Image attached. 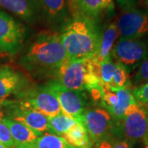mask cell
Instances as JSON below:
<instances>
[{
    "mask_svg": "<svg viewBox=\"0 0 148 148\" xmlns=\"http://www.w3.org/2000/svg\"><path fill=\"white\" fill-rule=\"evenodd\" d=\"M69 59L93 58L99 48L101 34L95 21L82 16H73L60 33Z\"/></svg>",
    "mask_w": 148,
    "mask_h": 148,
    "instance_id": "1",
    "label": "cell"
},
{
    "mask_svg": "<svg viewBox=\"0 0 148 148\" xmlns=\"http://www.w3.org/2000/svg\"><path fill=\"white\" fill-rule=\"evenodd\" d=\"M68 58L58 32H44L37 37L21 63L32 70H55Z\"/></svg>",
    "mask_w": 148,
    "mask_h": 148,
    "instance_id": "2",
    "label": "cell"
},
{
    "mask_svg": "<svg viewBox=\"0 0 148 148\" xmlns=\"http://www.w3.org/2000/svg\"><path fill=\"white\" fill-rule=\"evenodd\" d=\"M56 73L58 74V83L69 90L82 91L101 86L100 79L94 73L92 58H67Z\"/></svg>",
    "mask_w": 148,
    "mask_h": 148,
    "instance_id": "3",
    "label": "cell"
},
{
    "mask_svg": "<svg viewBox=\"0 0 148 148\" xmlns=\"http://www.w3.org/2000/svg\"><path fill=\"white\" fill-rule=\"evenodd\" d=\"M116 133L127 143H135L148 139V110L138 102L132 104L121 121L117 123Z\"/></svg>",
    "mask_w": 148,
    "mask_h": 148,
    "instance_id": "4",
    "label": "cell"
},
{
    "mask_svg": "<svg viewBox=\"0 0 148 148\" xmlns=\"http://www.w3.org/2000/svg\"><path fill=\"white\" fill-rule=\"evenodd\" d=\"M19 103L22 106L37 111L48 118L57 116L62 113L57 98L46 86L20 92Z\"/></svg>",
    "mask_w": 148,
    "mask_h": 148,
    "instance_id": "5",
    "label": "cell"
},
{
    "mask_svg": "<svg viewBox=\"0 0 148 148\" xmlns=\"http://www.w3.org/2000/svg\"><path fill=\"white\" fill-rule=\"evenodd\" d=\"M45 86L57 98L62 113L80 123L84 112L86 110L84 93L82 91L67 89L58 82H49Z\"/></svg>",
    "mask_w": 148,
    "mask_h": 148,
    "instance_id": "6",
    "label": "cell"
},
{
    "mask_svg": "<svg viewBox=\"0 0 148 148\" xmlns=\"http://www.w3.org/2000/svg\"><path fill=\"white\" fill-rule=\"evenodd\" d=\"M148 47L138 39H119L111 51V56L126 69H133L147 59Z\"/></svg>",
    "mask_w": 148,
    "mask_h": 148,
    "instance_id": "7",
    "label": "cell"
},
{
    "mask_svg": "<svg viewBox=\"0 0 148 148\" xmlns=\"http://www.w3.org/2000/svg\"><path fill=\"white\" fill-rule=\"evenodd\" d=\"M26 27L3 11L0 10V51L13 54L26 37Z\"/></svg>",
    "mask_w": 148,
    "mask_h": 148,
    "instance_id": "8",
    "label": "cell"
},
{
    "mask_svg": "<svg viewBox=\"0 0 148 148\" xmlns=\"http://www.w3.org/2000/svg\"><path fill=\"white\" fill-rule=\"evenodd\" d=\"M80 123L86 127L92 144L108 140L114 126L109 112L101 108L85 111Z\"/></svg>",
    "mask_w": 148,
    "mask_h": 148,
    "instance_id": "9",
    "label": "cell"
},
{
    "mask_svg": "<svg viewBox=\"0 0 148 148\" xmlns=\"http://www.w3.org/2000/svg\"><path fill=\"white\" fill-rule=\"evenodd\" d=\"M119 39H139L148 34V14L138 9L123 12L116 22Z\"/></svg>",
    "mask_w": 148,
    "mask_h": 148,
    "instance_id": "10",
    "label": "cell"
},
{
    "mask_svg": "<svg viewBox=\"0 0 148 148\" xmlns=\"http://www.w3.org/2000/svg\"><path fill=\"white\" fill-rule=\"evenodd\" d=\"M100 80L102 90L112 91L129 87L130 84L127 69L119 63H114L110 58L101 64Z\"/></svg>",
    "mask_w": 148,
    "mask_h": 148,
    "instance_id": "11",
    "label": "cell"
},
{
    "mask_svg": "<svg viewBox=\"0 0 148 148\" xmlns=\"http://www.w3.org/2000/svg\"><path fill=\"white\" fill-rule=\"evenodd\" d=\"M6 105L10 107L11 117H8L14 121L21 123L36 132L44 134L49 132V118L32 109L26 108L20 104Z\"/></svg>",
    "mask_w": 148,
    "mask_h": 148,
    "instance_id": "12",
    "label": "cell"
},
{
    "mask_svg": "<svg viewBox=\"0 0 148 148\" xmlns=\"http://www.w3.org/2000/svg\"><path fill=\"white\" fill-rule=\"evenodd\" d=\"M73 16H82L96 20L114 9L113 0H68Z\"/></svg>",
    "mask_w": 148,
    "mask_h": 148,
    "instance_id": "13",
    "label": "cell"
},
{
    "mask_svg": "<svg viewBox=\"0 0 148 148\" xmlns=\"http://www.w3.org/2000/svg\"><path fill=\"white\" fill-rule=\"evenodd\" d=\"M24 86V79L15 71L8 69H0V101H5L10 95L20 93Z\"/></svg>",
    "mask_w": 148,
    "mask_h": 148,
    "instance_id": "14",
    "label": "cell"
},
{
    "mask_svg": "<svg viewBox=\"0 0 148 148\" xmlns=\"http://www.w3.org/2000/svg\"><path fill=\"white\" fill-rule=\"evenodd\" d=\"M0 120L8 127L11 135L14 140L15 147L31 144L34 143L39 137L43 135L8 117H3Z\"/></svg>",
    "mask_w": 148,
    "mask_h": 148,
    "instance_id": "15",
    "label": "cell"
},
{
    "mask_svg": "<svg viewBox=\"0 0 148 148\" xmlns=\"http://www.w3.org/2000/svg\"><path fill=\"white\" fill-rule=\"evenodd\" d=\"M37 3V0H0V7L28 21L36 16Z\"/></svg>",
    "mask_w": 148,
    "mask_h": 148,
    "instance_id": "16",
    "label": "cell"
},
{
    "mask_svg": "<svg viewBox=\"0 0 148 148\" xmlns=\"http://www.w3.org/2000/svg\"><path fill=\"white\" fill-rule=\"evenodd\" d=\"M117 37H118V31H117L116 23L111 22L105 28V30L101 34L98 51L93 57L97 63L101 64L106 59L110 58L111 51L114 46Z\"/></svg>",
    "mask_w": 148,
    "mask_h": 148,
    "instance_id": "17",
    "label": "cell"
},
{
    "mask_svg": "<svg viewBox=\"0 0 148 148\" xmlns=\"http://www.w3.org/2000/svg\"><path fill=\"white\" fill-rule=\"evenodd\" d=\"M37 2L49 21L58 23L68 17L69 11L68 0H37Z\"/></svg>",
    "mask_w": 148,
    "mask_h": 148,
    "instance_id": "18",
    "label": "cell"
},
{
    "mask_svg": "<svg viewBox=\"0 0 148 148\" xmlns=\"http://www.w3.org/2000/svg\"><path fill=\"white\" fill-rule=\"evenodd\" d=\"M115 92L118 97L116 105L112 107L108 112L110 114L111 118L114 119L117 123H119L123 119L130 106L136 103L137 101L129 87L121 88L116 90Z\"/></svg>",
    "mask_w": 148,
    "mask_h": 148,
    "instance_id": "19",
    "label": "cell"
},
{
    "mask_svg": "<svg viewBox=\"0 0 148 148\" xmlns=\"http://www.w3.org/2000/svg\"><path fill=\"white\" fill-rule=\"evenodd\" d=\"M65 142L74 148H91L92 143L86 127L80 123L69 128L62 135Z\"/></svg>",
    "mask_w": 148,
    "mask_h": 148,
    "instance_id": "20",
    "label": "cell"
},
{
    "mask_svg": "<svg viewBox=\"0 0 148 148\" xmlns=\"http://www.w3.org/2000/svg\"><path fill=\"white\" fill-rule=\"evenodd\" d=\"M15 148H74L65 142L64 138L53 133H44L34 143Z\"/></svg>",
    "mask_w": 148,
    "mask_h": 148,
    "instance_id": "21",
    "label": "cell"
},
{
    "mask_svg": "<svg viewBox=\"0 0 148 148\" xmlns=\"http://www.w3.org/2000/svg\"><path fill=\"white\" fill-rule=\"evenodd\" d=\"M77 123V122L72 117L61 113L57 116L49 118V132L62 136Z\"/></svg>",
    "mask_w": 148,
    "mask_h": 148,
    "instance_id": "22",
    "label": "cell"
},
{
    "mask_svg": "<svg viewBox=\"0 0 148 148\" xmlns=\"http://www.w3.org/2000/svg\"><path fill=\"white\" fill-rule=\"evenodd\" d=\"M148 82V58L140 64L137 73L134 77V85L137 87Z\"/></svg>",
    "mask_w": 148,
    "mask_h": 148,
    "instance_id": "23",
    "label": "cell"
},
{
    "mask_svg": "<svg viewBox=\"0 0 148 148\" xmlns=\"http://www.w3.org/2000/svg\"><path fill=\"white\" fill-rule=\"evenodd\" d=\"M0 143L8 148H15L14 140L8 127L0 120Z\"/></svg>",
    "mask_w": 148,
    "mask_h": 148,
    "instance_id": "24",
    "label": "cell"
},
{
    "mask_svg": "<svg viewBox=\"0 0 148 148\" xmlns=\"http://www.w3.org/2000/svg\"><path fill=\"white\" fill-rule=\"evenodd\" d=\"M132 94L138 103L141 105L148 106V82L136 87L132 90Z\"/></svg>",
    "mask_w": 148,
    "mask_h": 148,
    "instance_id": "25",
    "label": "cell"
},
{
    "mask_svg": "<svg viewBox=\"0 0 148 148\" xmlns=\"http://www.w3.org/2000/svg\"><path fill=\"white\" fill-rule=\"evenodd\" d=\"M113 148H131L130 145L124 141H120V142H117L114 145H112Z\"/></svg>",
    "mask_w": 148,
    "mask_h": 148,
    "instance_id": "26",
    "label": "cell"
},
{
    "mask_svg": "<svg viewBox=\"0 0 148 148\" xmlns=\"http://www.w3.org/2000/svg\"><path fill=\"white\" fill-rule=\"evenodd\" d=\"M96 148H113V147L109 140H105L101 143H96Z\"/></svg>",
    "mask_w": 148,
    "mask_h": 148,
    "instance_id": "27",
    "label": "cell"
},
{
    "mask_svg": "<svg viewBox=\"0 0 148 148\" xmlns=\"http://www.w3.org/2000/svg\"><path fill=\"white\" fill-rule=\"evenodd\" d=\"M118 3L123 8H127L129 6H131L134 3L135 0H116Z\"/></svg>",
    "mask_w": 148,
    "mask_h": 148,
    "instance_id": "28",
    "label": "cell"
},
{
    "mask_svg": "<svg viewBox=\"0 0 148 148\" xmlns=\"http://www.w3.org/2000/svg\"><path fill=\"white\" fill-rule=\"evenodd\" d=\"M0 148H8V147H6L5 146H3V144H1V143H0Z\"/></svg>",
    "mask_w": 148,
    "mask_h": 148,
    "instance_id": "29",
    "label": "cell"
},
{
    "mask_svg": "<svg viewBox=\"0 0 148 148\" xmlns=\"http://www.w3.org/2000/svg\"><path fill=\"white\" fill-rule=\"evenodd\" d=\"M3 118V113H2V110H0V119Z\"/></svg>",
    "mask_w": 148,
    "mask_h": 148,
    "instance_id": "30",
    "label": "cell"
},
{
    "mask_svg": "<svg viewBox=\"0 0 148 148\" xmlns=\"http://www.w3.org/2000/svg\"><path fill=\"white\" fill-rule=\"evenodd\" d=\"M3 106V101H0V106Z\"/></svg>",
    "mask_w": 148,
    "mask_h": 148,
    "instance_id": "31",
    "label": "cell"
},
{
    "mask_svg": "<svg viewBox=\"0 0 148 148\" xmlns=\"http://www.w3.org/2000/svg\"><path fill=\"white\" fill-rule=\"evenodd\" d=\"M144 148H148V141H147V146H146Z\"/></svg>",
    "mask_w": 148,
    "mask_h": 148,
    "instance_id": "32",
    "label": "cell"
},
{
    "mask_svg": "<svg viewBox=\"0 0 148 148\" xmlns=\"http://www.w3.org/2000/svg\"><path fill=\"white\" fill-rule=\"evenodd\" d=\"M147 4L148 5V0H147Z\"/></svg>",
    "mask_w": 148,
    "mask_h": 148,
    "instance_id": "33",
    "label": "cell"
},
{
    "mask_svg": "<svg viewBox=\"0 0 148 148\" xmlns=\"http://www.w3.org/2000/svg\"><path fill=\"white\" fill-rule=\"evenodd\" d=\"M0 52H1V51H0Z\"/></svg>",
    "mask_w": 148,
    "mask_h": 148,
    "instance_id": "34",
    "label": "cell"
}]
</instances>
